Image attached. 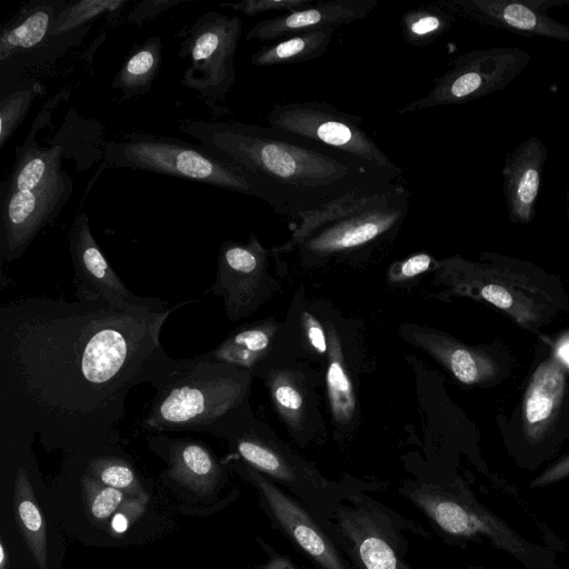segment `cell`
Masks as SVG:
<instances>
[{
  "label": "cell",
  "instance_id": "6da1fadb",
  "mask_svg": "<svg viewBox=\"0 0 569 569\" xmlns=\"http://www.w3.org/2000/svg\"><path fill=\"white\" fill-rule=\"evenodd\" d=\"M179 306L32 298L2 307L0 380L11 426L78 435L117 427L131 389L158 388L181 366L160 342Z\"/></svg>",
  "mask_w": 569,
  "mask_h": 569
},
{
  "label": "cell",
  "instance_id": "7a4b0ae2",
  "mask_svg": "<svg viewBox=\"0 0 569 569\" xmlns=\"http://www.w3.org/2000/svg\"><path fill=\"white\" fill-rule=\"evenodd\" d=\"M188 134L242 171L258 198L277 213L299 220L347 196L380 190L397 181L348 154L239 121H189Z\"/></svg>",
  "mask_w": 569,
  "mask_h": 569
},
{
  "label": "cell",
  "instance_id": "3957f363",
  "mask_svg": "<svg viewBox=\"0 0 569 569\" xmlns=\"http://www.w3.org/2000/svg\"><path fill=\"white\" fill-rule=\"evenodd\" d=\"M73 180L62 168L60 146L39 147L31 137L16 148V159L0 183V253L19 258L69 201Z\"/></svg>",
  "mask_w": 569,
  "mask_h": 569
},
{
  "label": "cell",
  "instance_id": "277c9868",
  "mask_svg": "<svg viewBox=\"0 0 569 569\" xmlns=\"http://www.w3.org/2000/svg\"><path fill=\"white\" fill-rule=\"evenodd\" d=\"M410 209V194L398 182L347 196L323 209L305 213L291 238L274 252L300 249L308 258H328L361 249L397 231Z\"/></svg>",
  "mask_w": 569,
  "mask_h": 569
},
{
  "label": "cell",
  "instance_id": "5b68a950",
  "mask_svg": "<svg viewBox=\"0 0 569 569\" xmlns=\"http://www.w3.org/2000/svg\"><path fill=\"white\" fill-rule=\"evenodd\" d=\"M248 377L234 366L201 356L182 360L158 388L143 426L154 430L209 428L240 405Z\"/></svg>",
  "mask_w": 569,
  "mask_h": 569
},
{
  "label": "cell",
  "instance_id": "8992f818",
  "mask_svg": "<svg viewBox=\"0 0 569 569\" xmlns=\"http://www.w3.org/2000/svg\"><path fill=\"white\" fill-rule=\"evenodd\" d=\"M352 569H413L406 531L427 532L365 493H349L322 525Z\"/></svg>",
  "mask_w": 569,
  "mask_h": 569
},
{
  "label": "cell",
  "instance_id": "52a82bcc",
  "mask_svg": "<svg viewBox=\"0 0 569 569\" xmlns=\"http://www.w3.org/2000/svg\"><path fill=\"white\" fill-rule=\"evenodd\" d=\"M106 162L191 180L258 198L249 178L203 146L181 139L132 132L106 147Z\"/></svg>",
  "mask_w": 569,
  "mask_h": 569
},
{
  "label": "cell",
  "instance_id": "ba28073f",
  "mask_svg": "<svg viewBox=\"0 0 569 569\" xmlns=\"http://www.w3.org/2000/svg\"><path fill=\"white\" fill-rule=\"evenodd\" d=\"M402 495L449 538L458 541L487 538L528 569H558L550 553L522 539L467 490L418 483L405 489Z\"/></svg>",
  "mask_w": 569,
  "mask_h": 569
},
{
  "label": "cell",
  "instance_id": "9c48e42d",
  "mask_svg": "<svg viewBox=\"0 0 569 569\" xmlns=\"http://www.w3.org/2000/svg\"><path fill=\"white\" fill-rule=\"evenodd\" d=\"M268 124L284 136L348 154L396 179L402 174V169L362 128L360 117L341 112L327 102L310 100L274 104Z\"/></svg>",
  "mask_w": 569,
  "mask_h": 569
},
{
  "label": "cell",
  "instance_id": "30bf717a",
  "mask_svg": "<svg viewBox=\"0 0 569 569\" xmlns=\"http://www.w3.org/2000/svg\"><path fill=\"white\" fill-rule=\"evenodd\" d=\"M530 54L516 47L471 50L452 61V67L435 79L423 98L397 110L398 114L441 106L461 104L502 90L527 67Z\"/></svg>",
  "mask_w": 569,
  "mask_h": 569
},
{
  "label": "cell",
  "instance_id": "8fae6325",
  "mask_svg": "<svg viewBox=\"0 0 569 569\" xmlns=\"http://www.w3.org/2000/svg\"><path fill=\"white\" fill-rule=\"evenodd\" d=\"M241 32L242 21L237 16L217 11L201 14L178 53L189 62L181 83L203 97H223L236 82L234 56Z\"/></svg>",
  "mask_w": 569,
  "mask_h": 569
},
{
  "label": "cell",
  "instance_id": "7c38bea8",
  "mask_svg": "<svg viewBox=\"0 0 569 569\" xmlns=\"http://www.w3.org/2000/svg\"><path fill=\"white\" fill-rule=\"evenodd\" d=\"M247 473L273 526L318 569H352L322 523L300 500L250 466Z\"/></svg>",
  "mask_w": 569,
  "mask_h": 569
},
{
  "label": "cell",
  "instance_id": "4fadbf2b",
  "mask_svg": "<svg viewBox=\"0 0 569 569\" xmlns=\"http://www.w3.org/2000/svg\"><path fill=\"white\" fill-rule=\"evenodd\" d=\"M69 251L74 267L77 295L84 300H104L116 307L166 309L157 298L131 292L101 252L86 212H79L70 229Z\"/></svg>",
  "mask_w": 569,
  "mask_h": 569
},
{
  "label": "cell",
  "instance_id": "5bb4252c",
  "mask_svg": "<svg viewBox=\"0 0 569 569\" xmlns=\"http://www.w3.org/2000/svg\"><path fill=\"white\" fill-rule=\"evenodd\" d=\"M448 10L478 23L506 29L527 37L569 42V27L547 16L550 0H441Z\"/></svg>",
  "mask_w": 569,
  "mask_h": 569
},
{
  "label": "cell",
  "instance_id": "9a60e30c",
  "mask_svg": "<svg viewBox=\"0 0 569 569\" xmlns=\"http://www.w3.org/2000/svg\"><path fill=\"white\" fill-rule=\"evenodd\" d=\"M267 250L253 233L249 241H223L218 256L214 284L210 291L221 296L231 319L243 317L254 305L264 272Z\"/></svg>",
  "mask_w": 569,
  "mask_h": 569
},
{
  "label": "cell",
  "instance_id": "2e32d148",
  "mask_svg": "<svg viewBox=\"0 0 569 569\" xmlns=\"http://www.w3.org/2000/svg\"><path fill=\"white\" fill-rule=\"evenodd\" d=\"M378 0L316 1L289 13L258 21L247 33V40L276 41L305 31L339 28L367 18Z\"/></svg>",
  "mask_w": 569,
  "mask_h": 569
},
{
  "label": "cell",
  "instance_id": "e0dca14e",
  "mask_svg": "<svg viewBox=\"0 0 569 569\" xmlns=\"http://www.w3.org/2000/svg\"><path fill=\"white\" fill-rule=\"evenodd\" d=\"M547 149L531 137L509 156L502 170L503 194L511 221L528 223L535 216Z\"/></svg>",
  "mask_w": 569,
  "mask_h": 569
},
{
  "label": "cell",
  "instance_id": "ac0fdd59",
  "mask_svg": "<svg viewBox=\"0 0 569 569\" xmlns=\"http://www.w3.org/2000/svg\"><path fill=\"white\" fill-rule=\"evenodd\" d=\"M66 1H32L22 7L2 27L0 33V61L6 63L32 53L49 37L53 22Z\"/></svg>",
  "mask_w": 569,
  "mask_h": 569
},
{
  "label": "cell",
  "instance_id": "d6986e66",
  "mask_svg": "<svg viewBox=\"0 0 569 569\" xmlns=\"http://www.w3.org/2000/svg\"><path fill=\"white\" fill-rule=\"evenodd\" d=\"M170 459V476L198 493L212 491L220 478L221 469L214 457L197 441H176Z\"/></svg>",
  "mask_w": 569,
  "mask_h": 569
},
{
  "label": "cell",
  "instance_id": "ffe728a7",
  "mask_svg": "<svg viewBox=\"0 0 569 569\" xmlns=\"http://www.w3.org/2000/svg\"><path fill=\"white\" fill-rule=\"evenodd\" d=\"M335 28H323L292 34L262 47L251 57L254 67L300 63L320 57L328 49Z\"/></svg>",
  "mask_w": 569,
  "mask_h": 569
},
{
  "label": "cell",
  "instance_id": "44dd1931",
  "mask_svg": "<svg viewBox=\"0 0 569 569\" xmlns=\"http://www.w3.org/2000/svg\"><path fill=\"white\" fill-rule=\"evenodd\" d=\"M162 43L158 36L134 48L113 79L111 89L129 99L148 92L161 67Z\"/></svg>",
  "mask_w": 569,
  "mask_h": 569
},
{
  "label": "cell",
  "instance_id": "7402d4cb",
  "mask_svg": "<svg viewBox=\"0 0 569 569\" xmlns=\"http://www.w3.org/2000/svg\"><path fill=\"white\" fill-rule=\"evenodd\" d=\"M273 332L274 328L271 325H254L239 329L201 357L234 367L251 368L267 352Z\"/></svg>",
  "mask_w": 569,
  "mask_h": 569
},
{
  "label": "cell",
  "instance_id": "603a6c76",
  "mask_svg": "<svg viewBox=\"0 0 569 569\" xmlns=\"http://www.w3.org/2000/svg\"><path fill=\"white\" fill-rule=\"evenodd\" d=\"M14 509L21 532L39 567L47 569L46 525L22 467L19 468L16 477Z\"/></svg>",
  "mask_w": 569,
  "mask_h": 569
},
{
  "label": "cell",
  "instance_id": "cb8c5ba5",
  "mask_svg": "<svg viewBox=\"0 0 569 569\" xmlns=\"http://www.w3.org/2000/svg\"><path fill=\"white\" fill-rule=\"evenodd\" d=\"M329 362L326 376L329 402L335 420L347 423L356 410V397L350 378L342 362L341 349L332 326L328 327Z\"/></svg>",
  "mask_w": 569,
  "mask_h": 569
},
{
  "label": "cell",
  "instance_id": "d4e9b609",
  "mask_svg": "<svg viewBox=\"0 0 569 569\" xmlns=\"http://www.w3.org/2000/svg\"><path fill=\"white\" fill-rule=\"evenodd\" d=\"M402 38L415 47L428 46L447 32L452 24L449 12L436 4L411 9L402 14Z\"/></svg>",
  "mask_w": 569,
  "mask_h": 569
},
{
  "label": "cell",
  "instance_id": "484cf974",
  "mask_svg": "<svg viewBox=\"0 0 569 569\" xmlns=\"http://www.w3.org/2000/svg\"><path fill=\"white\" fill-rule=\"evenodd\" d=\"M563 376L555 365H545L535 375L526 397V419L530 425L546 421L560 399Z\"/></svg>",
  "mask_w": 569,
  "mask_h": 569
},
{
  "label": "cell",
  "instance_id": "4316f807",
  "mask_svg": "<svg viewBox=\"0 0 569 569\" xmlns=\"http://www.w3.org/2000/svg\"><path fill=\"white\" fill-rule=\"evenodd\" d=\"M418 341L443 361L461 382L473 383L480 379L482 366L476 353L433 335L421 333Z\"/></svg>",
  "mask_w": 569,
  "mask_h": 569
},
{
  "label": "cell",
  "instance_id": "83f0119b",
  "mask_svg": "<svg viewBox=\"0 0 569 569\" xmlns=\"http://www.w3.org/2000/svg\"><path fill=\"white\" fill-rule=\"evenodd\" d=\"M123 0H79L67 2L57 16L52 34L64 36L106 12H114L124 6Z\"/></svg>",
  "mask_w": 569,
  "mask_h": 569
},
{
  "label": "cell",
  "instance_id": "f1b7e54d",
  "mask_svg": "<svg viewBox=\"0 0 569 569\" xmlns=\"http://www.w3.org/2000/svg\"><path fill=\"white\" fill-rule=\"evenodd\" d=\"M88 473L103 485L126 493L140 491V483L133 469L122 459L98 457L90 461Z\"/></svg>",
  "mask_w": 569,
  "mask_h": 569
},
{
  "label": "cell",
  "instance_id": "f546056e",
  "mask_svg": "<svg viewBox=\"0 0 569 569\" xmlns=\"http://www.w3.org/2000/svg\"><path fill=\"white\" fill-rule=\"evenodd\" d=\"M36 89H19L0 101V147L12 137L26 118L34 99Z\"/></svg>",
  "mask_w": 569,
  "mask_h": 569
},
{
  "label": "cell",
  "instance_id": "4dcf8cb0",
  "mask_svg": "<svg viewBox=\"0 0 569 569\" xmlns=\"http://www.w3.org/2000/svg\"><path fill=\"white\" fill-rule=\"evenodd\" d=\"M82 487L88 510L97 520L108 519L126 499V492L106 486L91 476L82 478Z\"/></svg>",
  "mask_w": 569,
  "mask_h": 569
},
{
  "label": "cell",
  "instance_id": "1f68e13d",
  "mask_svg": "<svg viewBox=\"0 0 569 569\" xmlns=\"http://www.w3.org/2000/svg\"><path fill=\"white\" fill-rule=\"evenodd\" d=\"M270 390L282 417L291 425H298L302 416L303 398L293 381L286 373H278L272 377Z\"/></svg>",
  "mask_w": 569,
  "mask_h": 569
},
{
  "label": "cell",
  "instance_id": "d6a6232c",
  "mask_svg": "<svg viewBox=\"0 0 569 569\" xmlns=\"http://www.w3.org/2000/svg\"><path fill=\"white\" fill-rule=\"evenodd\" d=\"M313 0H242L236 3H221L234 11L242 12L247 17H253L269 11H286V13L300 10Z\"/></svg>",
  "mask_w": 569,
  "mask_h": 569
},
{
  "label": "cell",
  "instance_id": "836d02e7",
  "mask_svg": "<svg viewBox=\"0 0 569 569\" xmlns=\"http://www.w3.org/2000/svg\"><path fill=\"white\" fill-rule=\"evenodd\" d=\"M180 2H183V0H148L139 2L128 16V20L140 24L142 21L153 18Z\"/></svg>",
  "mask_w": 569,
  "mask_h": 569
},
{
  "label": "cell",
  "instance_id": "e575fe53",
  "mask_svg": "<svg viewBox=\"0 0 569 569\" xmlns=\"http://www.w3.org/2000/svg\"><path fill=\"white\" fill-rule=\"evenodd\" d=\"M301 319L310 345L320 353L327 352L328 340L321 323L309 312H303Z\"/></svg>",
  "mask_w": 569,
  "mask_h": 569
},
{
  "label": "cell",
  "instance_id": "d590c367",
  "mask_svg": "<svg viewBox=\"0 0 569 569\" xmlns=\"http://www.w3.org/2000/svg\"><path fill=\"white\" fill-rule=\"evenodd\" d=\"M567 477H569V456H566L549 466L542 473L531 481L530 487H546Z\"/></svg>",
  "mask_w": 569,
  "mask_h": 569
},
{
  "label": "cell",
  "instance_id": "8d00e7d4",
  "mask_svg": "<svg viewBox=\"0 0 569 569\" xmlns=\"http://www.w3.org/2000/svg\"><path fill=\"white\" fill-rule=\"evenodd\" d=\"M432 258L425 252L413 254L399 264L398 276L409 279L427 271Z\"/></svg>",
  "mask_w": 569,
  "mask_h": 569
},
{
  "label": "cell",
  "instance_id": "74e56055",
  "mask_svg": "<svg viewBox=\"0 0 569 569\" xmlns=\"http://www.w3.org/2000/svg\"><path fill=\"white\" fill-rule=\"evenodd\" d=\"M481 295L498 308L509 309L512 306V296L501 287L488 284L482 288Z\"/></svg>",
  "mask_w": 569,
  "mask_h": 569
},
{
  "label": "cell",
  "instance_id": "f35d334b",
  "mask_svg": "<svg viewBox=\"0 0 569 569\" xmlns=\"http://www.w3.org/2000/svg\"><path fill=\"white\" fill-rule=\"evenodd\" d=\"M269 555L268 561L260 569H300L289 557L274 551L262 543Z\"/></svg>",
  "mask_w": 569,
  "mask_h": 569
},
{
  "label": "cell",
  "instance_id": "ab89813d",
  "mask_svg": "<svg viewBox=\"0 0 569 569\" xmlns=\"http://www.w3.org/2000/svg\"><path fill=\"white\" fill-rule=\"evenodd\" d=\"M559 355L567 363H569V343H566L560 348Z\"/></svg>",
  "mask_w": 569,
  "mask_h": 569
},
{
  "label": "cell",
  "instance_id": "60d3db41",
  "mask_svg": "<svg viewBox=\"0 0 569 569\" xmlns=\"http://www.w3.org/2000/svg\"><path fill=\"white\" fill-rule=\"evenodd\" d=\"M0 553H1V568L3 569V566H4V549H3V546L1 545L0 547Z\"/></svg>",
  "mask_w": 569,
  "mask_h": 569
},
{
  "label": "cell",
  "instance_id": "b9f144b4",
  "mask_svg": "<svg viewBox=\"0 0 569 569\" xmlns=\"http://www.w3.org/2000/svg\"><path fill=\"white\" fill-rule=\"evenodd\" d=\"M469 569H485L482 567H475V566H470Z\"/></svg>",
  "mask_w": 569,
  "mask_h": 569
},
{
  "label": "cell",
  "instance_id": "7bdbcfd3",
  "mask_svg": "<svg viewBox=\"0 0 569 569\" xmlns=\"http://www.w3.org/2000/svg\"><path fill=\"white\" fill-rule=\"evenodd\" d=\"M563 4H567V6H569V0H568V1H563Z\"/></svg>",
  "mask_w": 569,
  "mask_h": 569
}]
</instances>
